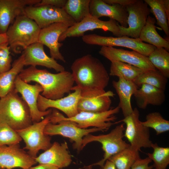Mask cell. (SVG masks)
<instances>
[{"label": "cell", "instance_id": "cell-13", "mask_svg": "<svg viewBox=\"0 0 169 169\" xmlns=\"http://www.w3.org/2000/svg\"><path fill=\"white\" fill-rule=\"evenodd\" d=\"M125 7L128 14V27L125 28L119 25L120 35L139 38L141 32L151 12L150 9L143 0H135Z\"/></svg>", "mask_w": 169, "mask_h": 169}, {"label": "cell", "instance_id": "cell-20", "mask_svg": "<svg viewBox=\"0 0 169 169\" xmlns=\"http://www.w3.org/2000/svg\"><path fill=\"white\" fill-rule=\"evenodd\" d=\"M69 27L62 23H57L41 29L38 42L47 47L51 57L65 62L66 61L60 51L63 44L59 42L61 34Z\"/></svg>", "mask_w": 169, "mask_h": 169}, {"label": "cell", "instance_id": "cell-38", "mask_svg": "<svg viewBox=\"0 0 169 169\" xmlns=\"http://www.w3.org/2000/svg\"><path fill=\"white\" fill-rule=\"evenodd\" d=\"M67 0H41L40 1L34 5L38 7L44 5H49L57 8H64Z\"/></svg>", "mask_w": 169, "mask_h": 169}, {"label": "cell", "instance_id": "cell-17", "mask_svg": "<svg viewBox=\"0 0 169 169\" xmlns=\"http://www.w3.org/2000/svg\"><path fill=\"white\" fill-rule=\"evenodd\" d=\"M37 163L19 144L0 146V169H27Z\"/></svg>", "mask_w": 169, "mask_h": 169}, {"label": "cell", "instance_id": "cell-25", "mask_svg": "<svg viewBox=\"0 0 169 169\" xmlns=\"http://www.w3.org/2000/svg\"><path fill=\"white\" fill-rule=\"evenodd\" d=\"M112 84L119 98L118 106L121 110L124 117H125L133 111L131 99L139 87L133 81L120 78L117 81L113 80Z\"/></svg>", "mask_w": 169, "mask_h": 169}, {"label": "cell", "instance_id": "cell-2", "mask_svg": "<svg viewBox=\"0 0 169 169\" xmlns=\"http://www.w3.org/2000/svg\"><path fill=\"white\" fill-rule=\"evenodd\" d=\"M71 68L74 81L81 90H104L108 84L109 76L106 68L91 54L76 59Z\"/></svg>", "mask_w": 169, "mask_h": 169}, {"label": "cell", "instance_id": "cell-23", "mask_svg": "<svg viewBox=\"0 0 169 169\" xmlns=\"http://www.w3.org/2000/svg\"><path fill=\"white\" fill-rule=\"evenodd\" d=\"M44 45L37 42L31 44L23 51L24 65L35 67L40 65L53 69L59 72L65 71L63 66L46 54Z\"/></svg>", "mask_w": 169, "mask_h": 169}, {"label": "cell", "instance_id": "cell-31", "mask_svg": "<svg viewBox=\"0 0 169 169\" xmlns=\"http://www.w3.org/2000/svg\"><path fill=\"white\" fill-rule=\"evenodd\" d=\"M167 79L156 69L143 73L134 82L139 88L143 84H148L165 91Z\"/></svg>", "mask_w": 169, "mask_h": 169}, {"label": "cell", "instance_id": "cell-28", "mask_svg": "<svg viewBox=\"0 0 169 169\" xmlns=\"http://www.w3.org/2000/svg\"><path fill=\"white\" fill-rule=\"evenodd\" d=\"M145 71L131 64L120 61L111 62L109 74L133 81Z\"/></svg>", "mask_w": 169, "mask_h": 169}, {"label": "cell", "instance_id": "cell-22", "mask_svg": "<svg viewBox=\"0 0 169 169\" xmlns=\"http://www.w3.org/2000/svg\"><path fill=\"white\" fill-rule=\"evenodd\" d=\"M90 15L99 18L107 17L117 21L120 26L128 27V13L125 7L118 4L110 5L103 0H90Z\"/></svg>", "mask_w": 169, "mask_h": 169}, {"label": "cell", "instance_id": "cell-37", "mask_svg": "<svg viewBox=\"0 0 169 169\" xmlns=\"http://www.w3.org/2000/svg\"><path fill=\"white\" fill-rule=\"evenodd\" d=\"M12 61L10 49L8 42L0 44V74L9 70Z\"/></svg>", "mask_w": 169, "mask_h": 169}, {"label": "cell", "instance_id": "cell-36", "mask_svg": "<svg viewBox=\"0 0 169 169\" xmlns=\"http://www.w3.org/2000/svg\"><path fill=\"white\" fill-rule=\"evenodd\" d=\"M22 138L16 130L0 122V146L19 144Z\"/></svg>", "mask_w": 169, "mask_h": 169}, {"label": "cell", "instance_id": "cell-14", "mask_svg": "<svg viewBox=\"0 0 169 169\" xmlns=\"http://www.w3.org/2000/svg\"><path fill=\"white\" fill-rule=\"evenodd\" d=\"M15 89L21 95L22 98L28 105L33 123L40 122L44 118V116L51 113L52 109L42 111L38 108V97L43 91L42 87L38 84H29L22 80L18 75L15 80Z\"/></svg>", "mask_w": 169, "mask_h": 169}, {"label": "cell", "instance_id": "cell-47", "mask_svg": "<svg viewBox=\"0 0 169 169\" xmlns=\"http://www.w3.org/2000/svg\"></svg>", "mask_w": 169, "mask_h": 169}, {"label": "cell", "instance_id": "cell-11", "mask_svg": "<svg viewBox=\"0 0 169 169\" xmlns=\"http://www.w3.org/2000/svg\"><path fill=\"white\" fill-rule=\"evenodd\" d=\"M24 14L33 20L40 29L57 23H62L69 27L76 23L63 8L49 5L27 6Z\"/></svg>", "mask_w": 169, "mask_h": 169}, {"label": "cell", "instance_id": "cell-43", "mask_svg": "<svg viewBox=\"0 0 169 169\" xmlns=\"http://www.w3.org/2000/svg\"><path fill=\"white\" fill-rule=\"evenodd\" d=\"M161 2L166 14L168 20L169 22V0H161Z\"/></svg>", "mask_w": 169, "mask_h": 169}, {"label": "cell", "instance_id": "cell-41", "mask_svg": "<svg viewBox=\"0 0 169 169\" xmlns=\"http://www.w3.org/2000/svg\"><path fill=\"white\" fill-rule=\"evenodd\" d=\"M27 169H59V168L55 166L49 165L39 164L37 166H32Z\"/></svg>", "mask_w": 169, "mask_h": 169}, {"label": "cell", "instance_id": "cell-24", "mask_svg": "<svg viewBox=\"0 0 169 169\" xmlns=\"http://www.w3.org/2000/svg\"><path fill=\"white\" fill-rule=\"evenodd\" d=\"M164 91L148 84H143L138 88L133 95L136 105L145 109L149 105L159 106L165 100Z\"/></svg>", "mask_w": 169, "mask_h": 169}, {"label": "cell", "instance_id": "cell-15", "mask_svg": "<svg viewBox=\"0 0 169 169\" xmlns=\"http://www.w3.org/2000/svg\"><path fill=\"white\" fill-rule=\"evenodd\" d=\"M115 95L112 91L104 90H81L78 104V112L100 113L107 111L110 109V98Z\"/></svg>", "mask_w": 169, "mask_h": 169}, {"label": "cell", "instance_id": "cell-39", "mask_svg": "<svg viewBox=\"0 0 169 169\" xmlns=\"http://www.w3.org/2000/svg\"><path fill=\"white\" fill-rule=\"evenodd\" d=\"M151 162L148 157L144 159L141 158L135 162L130 169H152L153 165H149Z\"/></svg>", "mask_w": 169, "mask_h": 169}, {"label": "cell", "instance_id": "cell-40", "mask_svg": "<svg viewBox=\"0 0 169 169\" xmlns=\"http://www.w3.org/2000/svg\"><path fill=\"white\" fill-rule=\"evenodd\" d=\"M106 3L110 4H118L126 6L134 2L135 0H103Z\"/></svg>", "mask_w": 169, "mask_h": 169}, {"label": "cell", "instance_id": "cell-46", "mask_svg": "<svg viewBox=\"0 0 169 169\" xmlns=\"http://www.w3.org/2000/svg\"><path fill=\"white\" fill-rule=\"evenodd\" d=\"M152 169H155L153 168Z\"/></svg>", "mask_w": 169, "mask_h": 169}, {"label": "cell", "instance_id": "cell-45", "mask_svg": "<svg viewBox=\"0 0 169 169\" xmlns=\"http://www.w3.org/2000/svg\"><path fill=\"white\" fill-rule=\"evenodd\" d=\"M92 166L91 165L88 166H85L84 169H92Z\"/></svg>", "mask_w": 169, "mask_h": 169}, {"label": "cell", "instance_id": "cell-35", "mask_svg": "<svg viewBox=\"0 0 169 169\" xmlns=\"http://www.w3.org/2000/svg\"><path fill=\"white\" fill-rule=\"evenodd\" d=\"M146 120L141 121L144 126L153 129L158 135L169 131V121L165 119L158 112H151L147 114Z\"/></svg>", "mask_w": 169, "mask_h": 169}, {"label": "cell", "instance_id": "cell-3", "mask_svg": "<svg viewBox=\"0 0 169 169\" xmlns=\"http://www.w3.org/2000/svg\"><path fill=\"white\" fill-rule=\"evenodd\" d=\"M18 93L14 89L0 100V122L16 131L33 124L29 108Z\"/></svg>", "mask_w": 169, "mask_h": 169}, {"label": "cell", "instance_id": "cell-16", "mask_svg": "<svg viewBox=\"0 0 169 169\" xmlns=\"http://www.w3.org/2000/svg\"><path fill=\"white\" fill-rule=\"evenodd\" d=\"M99 53L111 62H124L145 71L156 69L148 57L135 51H129L113 47L102 46Z\"/></svg>", "mask_w": 169, "mask_h": 169}, {"label": "cell", "instance_id": "cell-18", "mask_svg": "<svg viewBox=\"0 0 169 169\" xmlns=\"http://www.w3.org/2000/svg\"><path fill=\"white\" fill-rule=\"evenodd\" d=\"M73 92L66 97L52 100L46 98L40 94L38 99L37 105L42 111L50 108L59 110L64 113L67 117H72L78 113V104L80 98L81 90L78 86H73Z\"/></svg>", "mask_w": 169, "mask_h": 169}, {"label": "cell", "instance_id": "cell-33", "mask_svg": "<svg viewBox=\"0 0 169 169\" xmlns=\"http://www.w3.org/2000/svg\"><path fill=\"white\" fill-rule=\"evenodd\" d=\"M155 16L156 23L167 37L169 36V22L161 0H144Z\"/></svg>", "mask_w": 169, "mask_h": 169}, {"label": "cell", "instance_id": "cell-1", "mask_svg": "<svg viewBox=\"0 0 169 169\" xmlns=\"http://www.w3.org/2000/svg\"><path fill=\"white\" fill-rule=\"evenodd\" d=\"M24 82H34L43 89L41 95L45 98L55 100L64 97L72 90L74 81L71 72L64 71L56 74L35 66L23 69L18 75Z\"/></svg>", "mask_w": 169, "mask_h": 169}, {"label": "cell", "instance_id": "cell-19", "mask_svg": "<svg viewBox=\"0 0 169 169\" xmlns=\"http://www.w3.org/2000/svg\"><path fill=\"white\" fill-rule=\"evenodd\" d=\"M41 0H0V34L6 33L16 18L24 15L25 8Z\"/></svg>", "mask_w": 169, "mask_h": 169}, {"label": "cell", "instance_id": "cell-30", "mask_svg": "<svg viewBox=\"0 0 169 169\" xmlns=\"http://www.w3.org/2000/svg\"><path fill=\"white\" fill-rule=\"evenodd\" d=\"M90 0H67L64 9L76 23L90 15Z\"/></svg>", "mask_w": 169, "mask_h": 169}, {"label": "cell", "instance_id": "cell-34", "mask_svg": "<svg viewBox=\"0 0 169 169\" xmlns=\"http://www.w3.org/2000/svg\"><path fill=\"white\" fill-rule=\"evenodd\" d=\"M152 153H147L148 157L154 162L155 169H166L169 164V148L159 146L157 143H153Z\"/></svg>", "mask_w": 169, "mask_h": 169}, {"label": "cell", "instance_id": "cell-10", "mask_svg": "<svg viewBox=\"0 0 169 169\" xmlns=\"http://www.w3.org/2000/svg\"><path fill=\"white\" fill-rule=\"evenodd\" d=\"M50 120L45 128L44 133L48 136L59 135L69 138L74 142V148L78 152L82 150V142L85 136L91 133L105 131L95 127L81 128L74 122L69 120L51 119Z\"/></svg>", "mask_w": 169, "mask_h": 169}, {"label": "cell", "instance_id": "cell-29", "mask_svg": "<svg viewBox=\"0 0 169 169\" xmlns=\"http://www.w3.org/2000/svg\"><path fill=\"white\" fill-rule=\"evenodd\" d=\"M140 158L139 151L130 145L108 160L114 164L116 169H130L135 162Z\"/></svg>", "mask_w": 169, "mask_h": 169}, {"label": "cell", "instance_id": "cell-4", "mask_svg": "<svg viewBox=\"0 0 169 169\" xmlns=\"http://www.w3.org/2000/svg\"><path fill=\"white\" fill-rule=\"evenodd\" d=\"M40 30L33 20L24 14L18 17L6 33L10 50L19 53L38 42Z\"/></svg>", "mask_w": 169, "mask_h": 169}, {"label": "cell", "instance_id": "cell-5", "mask_svg": "<svg viewBox=\"0 0 169 169\" xmlns=\"http://www.w3.org/2000/svg\"><path fill=\"white\" fill-rule=\"evenodd\" d=\"M120 110V107L117 106L100 113L80 112L72 117L68 118L54 109L51 114L50 119L70 121L74 122L78 127L82 129L93 127L106 131L115 124L112 122L117 119L115 115L119 113Z\"/></svg>", "mask_w": 169, "mask_h": 169}, {"label": "cell", "instance_id": "cell-42", "mask_svg": "<svg viewBox=\"0 0 169 169\" xmlns=\"http://www.w3.org/2000/svg\"><path fill=\"white\" fill-rule=\"evenodd\" d=\"M100 169H116L114 164L108 160L105 162L103 167Z\"/></svg>", "mask_w": 169, "mask_h": 169}, {"label": "cell", "instance_id": "cell-7", "mask_svg": "<svg viewBox=\"0 0 169 169\" xmlns=\"http://www.w3.org/2000/svg\"><path fill=\"white\" fill-rule=\"evenodd\" d=\"M51 114L40 122L16 130L25 144L23 149L28 150V153L35 159L40 150L45 151L52 145L51 138L44 133L46 126L50 122Z\"/></svg>", "mask_w": 169, "mask_h": 169}, {"label": "cell", "instance_id": "cell-26", "mask_svg": "<svg viewBox=\"0 0 169 169\" xmlns=\"http://www.w3.org/2000/svg\"><path fill=\"white\" fill-rule=\"evenodd\" d=\"M24 66L23 54L14 61L9 70L0 74V98L6 96L15 89V79Z\"/></svg>", "mask_w": 169, "mask_h": 169}, {"label": "cell", "instance_id": "cell-27", "mask_svg": "<svg viewBox=\"0 0 169 169\" xmlns=\"http://www.w3.org/2000/svg\"><path fill=\"white\" fill-rule=\"evenodd\" d=\"M155 18L149 15L146 23L142 29L139 38L156 48H163L169 50V42L162 38L157 33L155 24Z\"/></svg>", "mask_w": 169, "mask_h": 169}, {"label": "cell", "instance_id": "cell-9", "mask_svg": "<svg viewBox=\"0 0 169 169\" xmlns=\"http://www.w3.org/2000/svg\"><path fill=\"white\" fill-rule=\"evenodd\" d=\"M139 116V110L135 108L130 115L115 123L123 122L125 124L124 137L131 147L139 151L142 148H151L152 143L150 139L149 128L142 124Z\"/></svg>", "mask_w": 169, "mask_h": 169}, {"label": "cell", "instance_id": "cell-44", "mask_svg": "<svg viewBox=\"0 0 169 169\" xmlns=\"http://www.w3.org/2000/svg\"><path fill=\"white\" fill-rule=\"evenodd\" d=\"M7 42L8 39L6 33L0 34V44Z\"/></svg>", "mask_w": 169, "mask_h": 169}, {"label": "cell", "instance_id": "cell-6", "mask_svg": "<svg viewBox=\"0 0 169 169\" xmlns=\"http://www.w3.org/2000/svg\"><path fill=\"white\" fill-rule=\"evenodd\" d=\"M124 123L117 125L111 131L106 134L97 136L90 134L83 138L82 148L83 149L88 143L93 141L101 144L104 151L103 158L96 163L91 165L103 166L105 161L110 157L130 146L129 144L123 139L125 128Z\"/></svg>", "mask_w": 169, "mask_h": 169}, {"label": "cell", "instance_id": "cell-21", "mask_svg": "<svg viewBox=\"0 0 169 169\" xmlns=\"http://www.w3.org/2000/svg\"><path fill=\"white\" fill-rule=\"evenodd\" d=\"M35 160L39 164H48L61 169L69 166L72 159L67 143L55 142L51 146L37 156Z\"/></svg>", "mask_w": 169, "mask_h": 169}, {"label": "cell", "instance_id": "cell-32", "mask_svg": "<svg viewBox=\"0 0 169 169\" xmlns=\"http://www.w3.org/2000/svg\"><path fill=\"white\" fill-rule=\"evenodd\" d=\"M156 69L167 79L169 77V53L163 48H156L148 56Z\"/></svg>", "mask_w": 169, "mask_h": 169}, {"label": "cell", "instance_id": "cell-12", "mask_svg": "<svg viewBox=\"0 0 169 169\" xmlns=\"http://www.w3.org/2000/svg\"><path fill=\"white\" fill-rule=\"evenodd\" d=\"M119 25L113 19H110L108 21H103L90 14L79 22L68 27L61 35L59 42H62L67 38L82 37L86 32L96 29L109 31L116 37H120L121 35Z\"/></svg>", "mask_w": 169, "mask_h": 169}, {"label": "cell", "instance_id": "cell-8", "mask_svg": "<svg viewBox=\"0 0 169 169\" xmlns=\"http://www.w3.org/2000/svg\"><path fill=\"white\" fill-rule=\"evenodd\" d=\"M82 39L84 42L88 44L126 47L147 57L156 48L153 45L144 43L139 38L125 36L113 37L91 34L84 35Z\"/></svg>", "mask_w": 169, "mask_h": 169}]
</instances>
